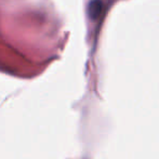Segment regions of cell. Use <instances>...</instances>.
I'll use <instances>...</instances> for the list:
<instances>
[{
	"label": "cell",
	"mask_w": 159,
	"mask_h": 159,
	"mask_svg": "<svg viewBox=\"0 0 159 159\" xmlns=\"http://www.w3.org/2000/svg\"><path fill=\"white\" fill-rule=\"evenodd\" d=\"M103 11V2L101 0H92L88 6V14L90 19L96 20Z\"/></svg>",
	"instance_id": "obj_1"
}]
</instances>
